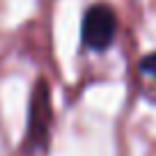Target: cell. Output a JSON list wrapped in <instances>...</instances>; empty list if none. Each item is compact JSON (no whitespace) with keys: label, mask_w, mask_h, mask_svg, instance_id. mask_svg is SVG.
Returning <instances> with one entry per match:
<instances>
[{"label":"cell","mask_w":156,"mask_h":156,"mask_svg":"<svg viewBox=\"0 0 156 156\" xmlns=\"http://www.w3.org/2000/svg\"><path fill=\"white\" fill-rule=\"evenodd\" d=\"M51 131H53V90L48 78L39 76L32 85L28 101V124L23 136V154L41 156L51 149Z\"/></svg>","instance_id":"1"},{"label":"cell","mask_w":156,"mask_h":156,"mask_svg":"<svg viewBox=\"0 0 156 156\" xmlns=\"http://www.w3.org/2000/svg\"><path fill=\"white\" fill-rule=\"evenodd\" d=\"M117 28H119L117 12L108 2H92L83 14L80 44L90 53H106L117 37Z\"/></svg>","instance_id":"2"},{"label":"cell","mask_w":156,"mask_h":156,"mask_svg":"<svg viewBox=\"0 0 156 156\" xmlns=\"http://www.w3.org/2000/svg\"><path fill=\"white\" fill-rule=\"evenodd\" d=\"M138 73H140V80L145 83V94H149V99L156 101V51L145 53L138 60Z\"/></svg>","instance_id":"3"}]
</instances>
